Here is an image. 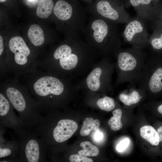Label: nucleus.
<instances>
[{
    "mask_svg": "<svg viewBox=\"0 0 162 162\" xmlns=\"http://www.w3.org/2000/svg\"><path fill=\"white\" fill-rule=\"evenodd\" d=\"M137 16L126 24L122 33L125 43L132 47L143 49L149 47V33L145 23Z\"/></svg>",
    "mask_w": 162,
    "mask_h": 162,
    "instance_id": "1a4fd4ad",
    "label": "nucleus"
},
{
    "mask_svg": "<svg viewBox=\"0 0 162 162\" xmlns=\"http://www.w3.org/2000/svg\"><path fill=\"white\" fill-rule=\"evenodd\" d=\"M25 152L28 162L38 161L39 157V146L36 140H32L28 142L26 147Z\"/></svg>",
    "mask_w": 162,
    "mask_h": 162,
    "instance_id": "f3484780",
    "label": "nucleus"
},
{
    "mask_svg": "<svg viewBox=\"0 0 162 162\" xmlns=\"http://www.w3.org/2000/svg\"><path fill=\"white\" fill-rule=\"evenodd\" d=\"M100 124V122L98 119L94 120L91 117L86 118L80 129V135L82 136H85L88 135L92 130L99 131Z\"/></svg>",
    "mask_w": 162,
    "mask_h": 162,
    "instance_id": "a211bd4d",
    "label": "nucleus"
},
{
    "mask_svg": "<svg viewBox=\"0 0 162 162\" xmlns=\"http://www.w3.org/2000/svg\"><path fill=\"white\" fill-rule=\"evenodd\" d=\"M158 110L159 113L162 114V104L160 105L158 108Z\"/></svg>",
    "mask_w": 162,
    "mask_h": 162,
    "instance_id": "c756f323",
    "label": "nucleus"
},
{
    "mask_svg": "<svg viewBox=\"0 0 162 162\" xmlns=\"http://www.w3.org/2000/svg\"><path fill=\"white\" fill-rule=\"evenodd\" d=\"M7 0H0V2H4L6 1Z\"/></svg>",
    "mask_w": 162,
    "mask_h": 162,
    "instance_id": "2f4dec72",
    "label": "nucleus"
},
{
    "mask_svg": "<svg viewBox=\"0 0 162 162\" xmlns=\"http://www.w3.org/2000/svg\"><path fill=\"white\" fill-rule=\"evenodd\" d=\"M69 160L71 162H93V160L92 159L79 154L71 155L69 158Z\"/></svg>",
    "mask_w": 162,
    "mask_h": 162,
    "instance_id": "b1692460",
    "label": "nucleus"
},
{
    "mask_svg": "<svg viewBox=\"0 0 162 162\" xmlns=\"http://www.w3.org/2000/svg\"><path fill=\"white\" fill-rule=\"evenodd\" d=\"M130 142L129 139L125 138L122 140L116 146V149L118 152L124 151L128 147Z\"/></svg>",
    "mask_w": 162,
    "mask_h": 162,
    "instance_id": "393cba45",
    "label": "nucleus"
},
{
    "mask_svg": "<svg viewBox=\"0 0 162 162\" xmlns=\"http://www.w3.org/2000/svg\"><path fill=\"white\" fill-rule=\"evenodd\" d=\"M96 106L101 110L109 112L113 110L116 106V103L113 98L104 95L101 97L98 98L95 101Z\"/></svg>",
    "mask_w": 162,
    "mask_h": 162,
    "instance_id": "6ab92c4d",
    "label": "nucleus"
},
{
    "mask_svg": "<svg viewBox=\"0 0 162 162\" xmlns=\"http://www.w3.org/2000/svg\"><path fill=\"white\" fill-rule=\"evenodd\" d=\"M54 6L53 0H40L37 9V15L40 18H47L52 14Z\"/></svg>",
    "mask_w": 162,
    "mask_h": 162,
    "instance_id": "dca6fc26",
    "label": "nucleus"
},
{
    "mask_svg": "<svg viewBox=\"0 0 162 162\" xmlns=\"http://www.w3.org/2000/svg\"><path fill=\"white\" fill-rule=\"evenodd\" d=\"M82 33L84 40L102 57L113 55L121 48L117 24L106 19L92 15Z\"/></svg>",
    "mask_w": 162,
    "mask_h": 162,
    "instance_id": "f03ea898",
    "label": "nucleus"
},
{
    "mask_svg": "<svg viewBox=\"0 0 162 162\" xmlns=\"http://www.w3.org/2000/svg\"><path fill=\"white\" fill-rule=\"evenodd\" d=\"M9 47L14 53V65L18 68H22L28 65V56L30 51L23 38L20 37L12 38L9 42Z\"/></svg>",
    "mask_w": 162,
    "mask_h": 162,
    "instance_id": "9d476101",
    "label": "nucleus"
},
{
    "mask_svg": "<svg viewBox=\"0 0 162 162\" xmlns=\"http://www.w3.org/2000/svg\"><path fill=\"white\" fill-rule=\"evenodd\" d=\"M115 69L110 56L102 58L83 78L76 83L78 90H87L105 94L113 91L112 77Z\"/></svg>",
    "mask_w": 162,
    "mask_h": 162,
    "instance_id": "20e7f679",
    "label": "nucleus"
},
{
    "mask_svg": "<svg viewBox=\"0 0 162 162\" xmlns=\"http://www.w3.org/2000/svg\"><path fill=\"white\" fill-rule=\"evenodd\" d=\"M78 128L76 122L70 119L60 120L53 131V136L57 142H62L69 139Z\"/></svg>",
    "mask_w": 162,
    "mask_h": 162,
    "instance_id": "9b49d317",
    "label": "nucleus"
},
{
    "mask_svg": "<svg viewBox=\"0 0 162 162\" xmlns=\"http://www.w3.org/2000/svg\"><path fill=\"white\" fill-rule=\"evenodd\" d=\"M138 83L146 94H154L162 91V66H157L153 58H147Z\"/></svg>",
    "mask_w": 162,
    "mask_h": 162,
    "instance_id": "6e6552de",
    "label": "nucleus"
},
{
    "mask_svg": "<svg viewBox=\"0 0 162 162\" xmlns=\"http://www.w3.org/2000/svg\"><path fill=\"white\" fill-rule=\"evenodd\" d=\"M28 35L31 42L35 46L42 45L44 41L43 30L37 25L33 24L30 26L28 32Z\"/></svg>",
    "mask_w": 162,
    "mask_h": 162,
    "instance_id": "4468645a",
    "label": "nucleus"
},
{
    "mask_svg": "<svg viewBox=\"0 0 162 162\" xmlns=\"http://www.w3.org/2000/svg\"><path fill=\"white\" fill-rule=\"evenodd\" d=\"M5 93L10 103L19 112L23 111L26 107V100L20 91L15 86L6 87Z\"/></svg>",
    "mask_w": 162,
    "mask_h": 162,
    "instance_id": "ddd939ff",
    "label": "nucleus"
},
{
    "mask_svg": "<svg viewBox=\"0 0 162 162\" xmlns=\"http://www.w3.org/2000/svg\"><path fill=\"white\" fill-rule=\"evenodd\" d=\"M11 153V150L7 148H0V158L9 155Z\"/></svg>",
    "mask_w": 162,
    "mask_h": 162,
    "instance_id": "a878e982",
    "label": "nucleus"
},
{
    "mask_svg": "<svg viewBox=\"0 0 162 162\" xmlns=\"http://www.w3.org/2000/svg\"><path fill=\"white\" fill-rule=\"evenodd\" d=\"M103 137L102 133L100 132V130L95 131L94 135V138L96 141H99L101 140Z\"/></svg>",
    "mask_w": 162,
    "mask_h": 162,
    "instance_id": "bb28decb",
    "label": "nucleus"
},
{
    "mask_svg": "<svg viewBox=\"0 0 162 162\" xmlns=\"http://www.w3.org/2000/svg\"><path fill=\"white\" fill-rule=\"evenodd\" d=\"M145 94L140 88H136L135 86H129L127 89L120 93L118 98L124 105L130 106L139 103Z\"/></svg>",
    "mask_w": 162,
    "mask_h": 162,
    "instance_id": "f8f14e48",
    "label": "nucleus"
},
{
    "mask_svg": "<svg viewBox=\"0 0 162 162\" xmlns=\"http://www.w3.org/2000/svg\"><path fill=\"white\" fill-rule=\"evenodd\" d=\"M154 50L162 49V33L159 37H150L149 39V46Z\"/></svg>",
    "mask_w": 162,
    "mask_h": 162,
    "instance_id": "5701e85b",
    "label": "nucleus"
},
{
    "mask_svg": "<svg viewBox=\"0 0 162 162\" xmlns=\"http://www.w3.org/2000/svg\"><path fill=\"white\" fill-rule=\"evenodd\" d=\"M113 116L111 117L108 122V124L112 130L117 131L121 129L122 126L121 121L122 114V110L119 108L116 109L112 112Z\"/></svg>",
    "mask_w": 162,
    "mask_h": 162,
    "instance_id": "412c9836",
    "label": "nucleus"
},
{
    "mask_svg": "<svg viewBox=\"0 0 162 162\" xmlns=\"http://www.w3.org/2000/svg\"><path fill=\"white\" fill-rule=\"evenodd\" d=\"M140 133L141 137L153 146L158 145L160 142L157 131L152 126L145 125L141 127Z\"/></svg>",
    "mask_w": 162,
    "mask_h": 162,
    "instance_id": "2eb2a0df",
    "label": "nucleus"
},
{
    "mask_svg": "<svg viewBox=\"0 0 162 162\" xmlns=\"http://www.w3.org/2000/svg\"><path fill=\"white\" fill-rule=\"evenodd\" d=\"M78 1H81L87 3V4L91 2L94 0H77Z\"/></svg>",
    "mask_w": 162,
    "mask_h": 162,
    "instance_id": "7c9ffc66",
    "label": "nucleus"
},
{
    "mask_svg": "<svg viewBox=\"0 0 162 162\" xmlns=\"http://www.w3.org/2000/svg\"><path fill=\"white\" fill-rule=\"evenodd\" d=\"M117 72L115 86L128 82L129 86L138 83L145 63L147 58L146 53L142 49L133 47L120 48L113 54Z\"/></svg>",
    "mask_w": 162,
    "mask_h": 162,
    "instance_id": "7ed1b4c3",
    "label": "nucleus"
},
{
    "mask_svg": "<svg viewBox=\"0 0 162 162\" xmlns=\"http://www.w3.org/2000/svg\"><path fill=\"white\" fill-rule=\"evenodd\" d=\"M32 89L38 95L42 97L53 95L71 94L78 90L72 80L64 78L50 72L47 76H41L36 80Z\"/></svg>",
    "mask_w": 162,
    "mask_h": 162,
    "instance_id": "423d86ee",
    "label": "nucleus"
},
{
    "mask_svg": "<svg viewBox=\"0 0 162 162\" xmlns=\"http://www.w3.org/2000/svg\"><path fill=\"white\" fill-rule=\"evenodd\" d=\"M10 104L8 100L1 93H0V115H5L8 112Z\"/></svg>",
    "mask_w": 162,
    "mask_h": 162,
    "instance_id": "4be33fe9",
    "label": "nucleus"
},
{
    "mask_svg": "<svg viewBox=\"0 0 162 162\" xmlns=\"http://www.w3.org/2000/svg\"><path fill=\"white\" fill-rule=\"evenodd\" d=\"M88 12L118 24L127 23L131 19L118 0H94L87 4Z\"/></svg>",
    "mask_w": 162,
    "mask_h": 162,
    "instance_id": "0eeeda50",
    "label": "nucleus"
},
{
    "mask_svg": "<svg viewBox=\"0 0 162 162\" xmlns=\"http://www.w3.org/2000/svg\"><path fill=\"white\" fill-rule=\"evenodd\" d=\"M54 15L59 20L64 22L69 35L83 33L87 20L86 8L77 0H58L53 9Z\"/></svg>",
    "mask_w": 162,
    "mask_h": 162,
    "instance_id": "39448f33",
    "label": "nucleus"
},
{
    "mask_svg": "<svg viewBox=\"0 0 162 162\" xmlns=\"http://www.w3.org/2000/svg\"><path fill=\"white\" fill-rule=\"evenodd\" d=\"M4 51V44L3 39L1 36H0V56L2 55Z\"/></svg>",
    "mask_w": 162,
    "mask_h": 162,
    "instance_id": "cd10ccee",
    "label": "nucleus"
},
{
    "mask_svg": "<svg viewBox=\"0 0 162 162\" xmlns=\"http://www.w3.org/2000/svg\"><path fill=\"white\" fill-rule=\"evenodd\" d=\"M99 56L80 34H72L55 49L48 68L50 72L73 80L88 73Z\"/></svg>",
    "mask_w": 162,
    "mask_h": 162,
    "instance_id": "f257e3e1",
    "label": "nucleus"
},
{
    "mask_svg": "<svg viewBox=\"0 0 162 162\" xmlns=\"http://www.w3.org/2000/svg\"><path fill=\"white\" fill-rule=\"evenodd\" d=\"M80 146L83 149L78 151V153L80 155L94 157L97 156L99 154V150L98 148L89 141L82 142L80 144Z\"/></svg>",
    "mask_w": 162,
    "mask_h": 162,
    "instance_id": "aec40b11",
    "label": "nucleus"
},
{
    "mask_svg": "<svg viewBox=\"0 0 162 162\" xmlns=\"http://www.w3.org/2000/svg\"><path fill=\"white\" fill-rule=\"evenodd\" d=\"M157 131L159 137L160 142H161L162 141V126L158 128Z\"/></svg>",
    "mask_w": 162,
    "mask_h": 162,
    "instance_id": "c85d7f7f",
    "label": "nucleus"
}]
</instances>
